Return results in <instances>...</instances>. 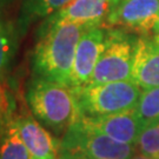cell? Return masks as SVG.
Returning a JSON list of instances; mask_svg holds the SVG:
<instances>
[{"instance_id":"cell-1","label":"cell","mask_w":159,"mask_h":159,"mask_svg":"<svg viewBox=\"0 0 159 159\" xmlns=\"http://www.w3.org/2000/svg\"><path fill=\"white\" fill-rule=\"evenodd\" d=\"M85 29L71 23L41 25L32 53L33 78L70 85L77 45Z\"/></svg>"},{"instance_id":"cell-2","label":"cell","mask_w":159,"mask_h":159,"mask_svg":"<svg viewBox=\"0 0 159 159\" xmlns=\"http://www.w3.org/2000/svg\"><path fill=\"white\" fill-rule=\"evenodd\" d=\"M25 97L35 119L56 132H65L83 117L75 91L66 84L33 78Z\"/></svg>"},{"instance_id":"cell-3","label":"cell","mask_w":159,"mask_h":159,"mask_svg":"<svg viewBox=\"0 0 159 159\" xmlns=\"http://www.w3.org/2000/svg\"><path fill=\"white\" fill-rule=\"evenodd\" d=\"M136 146L116 140L81 120L65 131L59 146V159H132Z\"/></svg>"},{"instance_id":"cell-4","label":"cell","mask_w":159,"mask_h":159,"mask_svg":"<svg viewBox=\"0 0 159 159\" xmlns=\"http://www.w3.org/2000/svg\"><path fill=\"white\" fill-rule=\"evenodd\" d=\"M142 87L133 80L86 85L74 90L81 114L99 117L136 108Z\"/></svg>"},{"instance_id":"cell-5","label":"cell","mask_w":159,"mask_h":159,"mask_svg":"<svg viewBox=\"0 0 159 159\" xmlns=\"http://www.w3.org/2000/svg\"><path fill=\"white\" fill-rule=\"evenodd\" d=\"M137 39L121 29H107L106 47L87 85L131 80Z\"/></svg>"},{"instance_id":"cell-6","label":"cell","mask_w":159,"mask_h":159,"mask_svg":"<svg viewBox=\"0 0 159 159\" xmlns=\"http://www.w3.org/2000/svg\"><path fill=\"white\" fill-rule=\"evenodd\" d=\"M159 19V0H118L106 23L140 37L151 35Z\"/></svg>"},{"instance_id":"cell-7","label":"cell","mask_w":159,"mask_h":159,"mask_svg":"<svg viewBox=\"0 0 159 159\" xmlns=\"http://www.w3.org/2000/svg\"><path fill=\"white\" fill-rule=\"evenodd\" d=\"M106 43L107 29L102 26L85 29L75 50L71 73V87L77 90L90 83L97 63L106 47Z\"/></svg>"},{"instance_id":"cell-8","label":"cell","mask_w":159,"mask_h":159,"mask_svg":"<svg viewBox=\"0 0 159 159\" xmlns=\"http://www.w3.org/2000/svg\"><path fill=\"white\" fill-rule=\"evenodd\" d=\"M117 2L118 0H72L60 11L46 18L43 25L71 23L85 27L102 26Z\"/></svg>"},{"instance_id":"cell-9","label":"cell","mask_w":159,"mask_h":159,"mask_svg":"<svg viewBox=\"0 0 159 159\" xmlns=\"http://www.w3.org/2000/svg\"><path fill=\"white\" fill-rule=\"evenodd\" d=\"M80 120L94 130H98L116 140L131 145H137L143 125L136 113V108L119 113L106 114L99 117H85Z\"/></svg>"},{"instance_id":"cell-10","label":"cell","mask_w":159,"mask_h":159,"mask_svg":"<svg viewBox=\"0 0 159 159\" xmlns=\"http://www.w3.org/2000/svg\"><path fill=\"white\" fill-rule=\"evenodd\" d=\"M16 120L31 159H59L60 143L56 142L38 119L32 116H20Z\"/></svg>"},{"instance_id":"cell-11","label":"cell","mask_w":159,"mask_h":159,"mask_svg":"<svg viewBox=\"0 0 159 159\" xmlns=\"http://www.w3.org/2000/svg\"><path fill=\"white\" fill-rule=\"evenodd\" d=\"M131 80L143 90L159 86V47L148 37L137 39Z\"/></svg>"},{"instance_id":"cell-12","label":"cell","mask_w":159,"mask_h":159,"mask_svg":"<svg viewBox=\"0 0 159 159\" xmlns=\"http://www.w3.org/2000/svg\"><path fill=\"white\" fill-rule=\"evenodd\" d=\"M72 0H23L19 27L24 30L34 20L43 19L60 11Z\"/></svg>"},{"instance_id":"cell-13","label":"cell","mask_w":159,"mask_h":159,"mask_svg":"<svg viewBox=\"0 0 159 159\" xmlns=\"http://www.w3.org/2000/svg\"><path fill=\"white\" fill-rule=\"evenodd\" d=\"M0 159H31L29 150L19 133L16 118L7 124L0 137Z\"/></svg>"},{"instance_id":"cell-14","label":"cell","mask_w":159,"mask_h":159,"mask_svg":"<svg viewBox=\"0 0 159 159\" xmlns=\"http://www.w3.org/2000/svg\"><path fill=\"white\" fill-rule=\"evenodd\" d=\"M17 51V31L13 24L0 16V81L11 66Z\"/></svg>"},{"instance_id":"cell-15","label":"cell","mask_w":159,"mask_h":159,"mask_svg":"<svg viewBox=\"0 0 159 159\" xmlns=\"http://www.w3.org/2000/svg\"><path fill=\"white\" fill-rule=\"evenodd\" d=\"M136 113L143 129L159 120V86L142 92L136 106Z\"/></svg>"},{"instance_id":"cell-16","label":"cell","mask_w":159,"mask_h":159,"mask_svg":"<svg viewBox=\"0 0 159 159\" xmlns=\"http://www.w3.org/2000/svg\"><path fill=\"white\" fill-rule=\"evenodd\" d=\"M137 146L143 156L159 159V120L143 129L138 138Z\"/></svg>"},{"instance_id":"cell-17","label":"cell","mask_w":159,"mask_h":159,"mask_svg":"<svg viewBox=\"0 0 159 159\" xmlns=\"http://www.w3.org/2000/svg\"><path fill=\"white\" fill-rule=\"evenodd\" d=\"M14 108L16 106L11 93L6 90V87L0 81V137L5 131L7 124L14 118Z\"/></svg>"},{"instance_id":"cell-18","label":"cell","mask_w":159,"mask_h":159,"mask_svg":"<svg viewBox=\"0 0 159 159\" xmlns=\"http://www.w3.org/2000/svg\"><path fill=\"white\" fill-rule=\"evenodd\" d=\"M151 37H152V41L159 47V19L157 24H156V26H154V30L152 34H151Z\"/></svg>"},{"instance_id":"cell-19","label":"cell","mask_w":159,"mask_h":159,"mask_svg":"<svg viewBox=\"0 0 159 159\" xmlns=\"http://www.w3.org/2000/svg\"><path fill=\"white\" fill-rule=\"evenodd\" d=\"M132 159H152V158H148V157H145L143 154H139V156H133Z\"/></svg>"},{"instance_id":"cell-20","label":"cell","mask_w":159,"mask_h":159,"mask_svg":"<svg viewBox=\"0 0 159 159\" xmlns=\"http://www.w3.org/2000/svg\"><path fill=\"white\" fill-rule=\"evenodd\" d=\"M73 159H87V158H73Z\"/></svg>"}]
</instances>
